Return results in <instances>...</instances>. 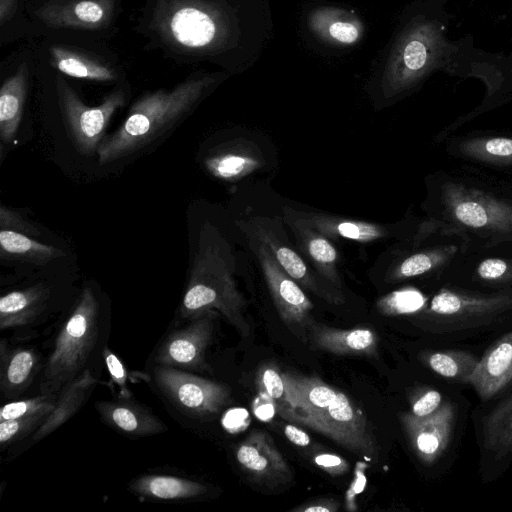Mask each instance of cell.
<instances>
[{"mask_svg":"<svg viewBox=\"0 0 512 512\" xmlns=\"http://www.w3.org/2000/svg\"><path fill=\"white\" fill-rule=\"evenodd\" d=\"M215 79H190L172 90H157L140 97L123 123L104 137L98 150L101 165L151 150L193 111Z\"/></svg>","mask_w":512,"mask_h":512,"instance_id":"1","label":"cell"},{"mask_svg":"<svg viewBox=\"0 0 512 512\" xmlns=\"http://www.w3.org/2000/svg\"><path fill=\"white\" fill-rule=\"evenodd\" d=\"M235 267L229 242L217 227L204 222L181 301L180 316L191 319L208 311H216L243 337H247L250 332L245 317L247 304L234 278Z\"/></svg>","mask_w":512,"mask_h":512,"instance_id":"2","label":"cell"},{"mask_svg":"<svg viewBox=\"0 0 512 512\" xmlns=\"http://www.w3.org/2000/svg\"><path fill=\"white\" fill-rule=\"evenodd\" d=\"M103 333L101 303L94 290L86 285L63 322L48 357L42 385L44 393L57 395L90 369L89 363L96 356Z\"/></svg>","mask_w":512,"mask_h":512,"instance_id":"3","label":"cell"},{"mask_svg":"<svg viewBox=\"0 0 512 512\" xmlns=\"http://www.w3.org/2000/svg\"><path fill=\"white\" fill-rule=\"evenodd\" d=\"M275 408L282 418L319 432L351 452L369 458L376 454V441L365 415L341 391L325 409L302 412L289 406L277 405Z\"/></svg>","mask_w":512,"mask_h":512,"instance_id":"4","label":"cell"},{"mask_svg":"<svg viewBox=\"0 0 512 512\" xmlns=\"http://www.w3.org/2000/svg\"><path fill=\"white\" fill-rule=\"evenodd\" d=\"M236 224L246 237L254 238L267 246L280 267L302 288L333 305L345 302L342 290L336 289L319 276L291 246L281 216H253L238 220Z\"/></svg>","mask_w":512,"mask_h":512,"instance_id":"5","label":"cell"},{"mask_svg":"<svg viewBox=\"0 0 512 512\" xmlns=\"http://www.w3.org/2000/svg\"><path fill=\"white\" fill-rule=\"evenodd\" d=\"M512 310V291L492 295H469L441 290L431 299L423 315L437 332L475 328Z\"/></svg>","mask_w":512,"mask_h":512,"instance_id":"6","label":"cell"},{"mask_svg":"<svg viewBox=\"0 0 512 512\" xmlns=\"http://www.w3.org/2000/svg\"><path fill=\"white\" fill-rule=\"evenodd\" d=\"M60 106L70 137L79 153L90 156L104 139V132L115 111L124 105L125 95L116 91L98 106L85 105L66 84L59 86Z\"/></svg>","mask_w":512,"mask_h":512,"instance_id":"7","label":"cell"},{"mask_svg":"<svg viewBox=\"0 0 512 512\" xmlns=\"http://www.w3.org/2000/svg\"><path fill=\"white\" fill-rule=\"evenodd\" d=\"M433 38L426 25L408 29L393 47L381 78L386 99L409 88L427 70L432 59Z\"/></svg>","mask_w":512,"mask_h":512,"instance_id":"8","label":"cell"},{"mask_svg":"<svg viewBox=\"0 0 512 512\" xmlns=\"http://www.w3.org/2000/svg\"><path fill=\"white\" fill-rule=\"evenodd\" d=\"M247 239L282 321L295 330L310 328L314 323L313 303L303 288L280 267L267 246L254 238Z\"/></svg>","mask_w":512,"mask_h":512,"instance_id":"9","label":"cell"},{"mask_svg":"<svg viewBox=\"0 0 512 512\" xmlns=\"http://www.w3.org/2000/svg\"><path fill=\"white\" fill-rule=\"evenodd\" d=\"M155 379L161 390L177 405L196 414L218 413L230 399L224 385L170 366L158 367Z\"/></svg>","mask_w":512,"mask_h":512,"instance_id":"10","label":"cell"},{"mask_svg":"<svg viewBox=\"0 0 512 512\" xmlns=\"http://www.w3.org/2000/svg\"><path fill=\"white\" fill-rule=\"evenodd\" d=\"M455 419V407L450 402L441 404L436 411L424 417L401 414L400 420L410 445L423 464L431 465L444 454L452 437Z\"/></svg>","mask_w":512,"mask_h":512,"instance_id":"11","label":"cell"},{"mask_svg":"<svg viewBox=\"0 0 512 512\" xmlns=\"http://www.w3.org/2000/svg\"><path fill=\"white\" fill-rule=\"evenodd\" d=\"M216 315V311L199 314L185 327L173 331L158 350L156 361L170 367L200 366L212 337Z\"/></svg>","mask_w":512,"mask_h":512,"instance_id":"12","label":"cell"},{"mask_svg":"<svg viewBox=\"0 0 512 512\" xmlns=\"http://www.w3.org/2000/svg\"><path fill=\"white\" fill-rule=\"evenodd\" d=\"M236 459L248 475L261 483L285 484L292 479L287 461L266 431H252L238 445Z\"/></svg>","mask_w":512,"mask_h":512,"instance_id":"13","label":"cell"},{"mask_svg":"<svg viewBox=\"0 0 512 512\" xmlns=\"http://www.w3.org/2000/svg\"><path fill=\"white\" fill-rule=\"evenodd\" d=\"M281 218L294 234L297 247L318 275L336 289L342 290L340 256L331 239L296 215L291 207L283 209Z\"/></svg>","mask_w":512,"mask_h":512,"instance_id":"14","label":"cell"},{"mask_svg":"<svg viewBox=\"0 0 512 512\" xmlns=\"http://www.w3.org/2000/svg\"><path fill=\"white\" fill-rule=\"evenodd\" d=\"M470 383L482 400H489L512 385V331L483 354Z\"/></svg>","mask_w":512,"mask_h":512,"instance_id":"15","label":"cell"},{"mask_svg":"<svg viewBox=\"0 0 512 512\" xmlns=\"http://www.w3.org/2000/svg\"><path fill=\"white\" fill-rule=\"evenodd\" d=\"M310 338L314 348L335 355L374 356L378 337L373 329H339L313 323Z\"/></svg>","mask_w":512,"mask_h":512,"instance_id":"16","label":"cell"},{"mask_svg":"<svg viewBox=\"0 0 512 512\" xmlns=\"http://www.w3.org/2000/svg\"><path fill=\"white\" fill-rule=\"evenodd\" d=\"M293 212L330 239L343 238L358 243H369L390 237L387 226L363 220H355L321 212L302 211L292 208Z\"/></svg>","mask_w":512,"mask_h":512,"instance_id":"17","label":"cell"},{"mask_svg":"<svg viewBox=\"0 0 512 512\" xmlns=\"http://www.w3.org/2000/svg\"><path fill=\"white\" fill-rule=\"evenodd\" d=\"M308 27L324 42L337 46L358 43L364 33L361 20L351 12L337 7H319L308 16Z\"/></svg>","mask_w":512,"mask_h":512,"instance_id":"18","label":"cell"},{"mask_svg":"<svg viewBox=\"0 0 512 512\" xmlns=\"http://www.w3.org/2000/svg\"><path fill=\"white\" fill-rule=\"evenodd\" d=\"M50 290L44 284L10 291L0 298L2 330L32 324L47 306Z\"/></svg>","mask_w":512,"mask_h":512,"instance_id":"19","label":"cell"},{"mask_svg":"<svg viewBox=\"0 0 512 512\" xmlns=\"http://www.w3.org/2000/svg\"><path fill=\"white\" fill-rule=\"evenodd\" d=\"M97 378L91 369L68 383L58 394L55 406L35 431L34 441H39L70 419L86 402L96 386Z\"/></svg>","mask_w":512,"mask_h":512,"instance_id":"20","label":"cell"},{"mask_svg":"<svg viewBox=\"0 0 512 512\" xmlns=\"http://www.w3.org/2000/svg\"><path fill=\"white\" fill-rule=\"evenodd\" d=\"M284 402L289 407L313 412L327 408L335 399L337 390L316 376H304L290 372L282 373Z\"/></svg>","mask_w":512,"mask_h":512,"instance_id":"21","label":"cell"},{"mask_svg":"<svg viewBox=\"0 0 512 512\" xmlns=\"http://www.w3.org/2000/svg\"><path fill=\"white\" fill-rule=\"evenodd\" d=\"M170 31L181 45L200 48L214 41L218 34V25L206 11L196 7H183L172 15Z\"/></svg>","mask_w":512,"mask_h":512,"instance_id":"22","label":"cell"},{"mask_svg":"<svg viewBox=\"0 0 512 512\" xmlns=\"http://www.w3.org/2000/svg\"><path fill=\"white\" fill-rule=\"evenodd\" d=\"M27 92V69L7 78L0 90V140L2 145L12 142L21 122Z\"/></svg>","mask_w":512,"mask_h":512,"instance_id":"23","label":"cell"},{"mask_svg":"<svg viewBox=\"0 0 512 512\" xmlns=\"http://www.w3.org/2000/svg\"><path fill=\"white\" fill-rule=\"evenodd\" d=\"M64 255L61 249L41 243L26 233L4 228L0 230L2 259L45 265Z\"/></svg>","mask_w":512,"mask_h":512,"instance_id":"24","label":"cell"},{"mask_svg":"<svg viewBox=\"0 0 512 512\" xmlns=\"http://www.w3.org/2000/svg\"><path fill=\"white\" fill-rule=\"evenodd\" d=\"M133 488L144 496L179 500L201 496L207 487L199 482L170 475H147L139 478Z\"/></svg>","mask_w":512,"mask_h":512,"instance_id":"25","label":"cell"},{"mask_svg":"<svg viewBox=\"0 0 512 512\" xmlns=\"http://www.w3.org/2000/svg\"><path fill=\"white\" fill-rule=\"evenodd\" d=\"M483 443L496 456L503 457L512 452V395L487 416L483 426Z\"/></svg>","mask_w":512,"mask_h":512,"instance_id":"26","label":"cell"},{"mask_svg":"<svg viewBox=\"0 0 512 512\" xmlns=\"http://www.w3.org/2000/svg\"><path fill=\"white\" fill-rule=\"evenodd\" d=\"M108 422L118 429L136 435L159 433L162 423L141 408L121 403H103L100 407Z\"/></svg>","mask_w":512,"mask_h":512,"instance_id":"27","label":"cell"},{"mask_svg":"<svg viewBox=\"0 0 512 512\" xmlns=\"http://www.w3.org/2000/svg\"><path fill=\"white\" fill-rule=\"evenodd\" d=\"M429 368L436 374L460 382H469L479 359L467 351H432L425 357Z\"/></svg>","mask_w":512,"mask_h":512,"instance_id":"28","label":"cell"},{"mask_svg":"<svg viewBox=\"0 0 512 512\" xmlns=\"http://www.w3.org/2000/svg\"><path fill=\"white\" fill-rule=\"evenodd\" d=\"M257 159L238 150L224 148L204 159L206 170L218 179H238L258 166Z\"/></svg>","mask_w":512,"mask_h":512,"instance_id":"29","label":"cell"},{"mask_svg":"<svg viewBox=\"0 0 512 512\" xmlns=\"http://www.w3.org/2000/svg\"><path fill=\"white\" fill-rule=\"evenodd\" d=\"M37 365V357L31 349L15 350L2 359V391L15 395L28 383Z\"/></svg>","mask_w":512,"mask_h":512,"instance_id":"30","label":"cell"},{"mask_svg":"<svg viewBox=\"0 0 512 512\" xmlns=\"http://www.w3.org/2000/svg\"><path fill=\"white\" fill-rule=\"evenodd\" d=\"M51 53L57 68L71 77L98 81H108L114 78V74L109 68L77 53L58 47H53Z\"/></svg>","mask_w":512,"mask_h":512,"instance_id":"31","label":"cell"},{"mask_svg":"<svg viewBox=\"0 0 512 512\" xmlns=\"http://www.w3.org/2000/svg\"><path fill=\"white\" fill-rule=\"evenodd\" d=\"M444 259L438 250H425L411 254L396 263L387 274L388 282H398L424 275L437 268Z\"/></svg>","mask_w":512,"mask_h":512,"instance_id":"32","label":"cell"},{"mask_svg":"<svg viewBox=\"0 0 512 512\" xmlns=\"http://www.w3.org/2000/svg\"><path fill=\"white\" fill-rule=\"evenodd\" d=\"M57 395L43 393L40 396L10 402L1 408L0 421L29 417L38 414H50L56 403Z\"/></svg>","mask_w":512,"mask_h":512,"instance_id":"33","label":"cell"},{"mask_svg":"<svg viewBox=\"0 0 512 512\" xmlns=\"http://www.w3.org/2000/svg\"><path fill=\"white\" fill-rule=\"evenodd\" d=\"M424 306L423 296L415 290H400L385 295L377 302V309L384 315L415 313Z\"/></svg>","mask_w":512,"mask_h":512,"instance_id":"34","label":"cell"},{"mask_svg":"<svg viewBox=\"0 0 512 512\" xmlns=\"http://www.w3.org/2000/svg\"><path fill=\"white\" fill-rule=\"evenodd\" d=\"M48 414L0 421V443L2 447L18 440L32 430H37Z\"/></svg>","mask_w":512,"mask_h":512,"instance_id":"35","label":"cell"},{"mask_svg":"<svg viewBox=\"0 0 512 512\" xmlns=\"http://www.w3.org/2000/svg\"><path fill=\"white\" fill-rule=\"evenodd\" d=\"M255 384L258 392L273 401H284V381L279 368L271 363L262 365L256 374Z\"/></svg>","mask_w":512,"mask_h":512,"instance_id":"36","label":"cell"},{"mask_svg":"<svg viewBox=\"0 0 512 512\" xmlns=\"http://www.w3.org/2000/svg\"><path fill=\"white\" fill-rule=\"evenodd\" d=\"M510 265L499 258H487L479 263L477 266L478 277L488 283L503 284L512 279L509 273Z\"/></svg>","mask_w":512,"mask_h":512,"instance_id":"37","label":"cell"},{"mask_svg":"<svg viewBox=\"0 0 512 512\" xmlns=\"http://www.w3.org/2000/svg\"><path fill=\"white\" fill-rule=\"evenodd\" d=\"M0 228L11 229L37 237L40 232L16 211L1 205Z\"/></svg>","mask_w":512,"mask_h":512,"instance_id":"38","label":"cell"},{"mask_svg":"<svg viewBox=\"0 0 512 512\" xmlns=\"http://www.w3.org/2000/svg\"><path fill=\"white\" fill-rule=\"evenodd\" d=\"M441 403V393L434 389H427L412 401L411 413L417 417L428 416L436 411Z\"/></svg>","mask_w":512,"mask_h":512,"instance_id":"39","label":"cell"},{"mask_svg":"<svg viewBox=\"0 0 512 512\" xmlns=\"http://www.w3.org/2000/svg\"><path fill=\"white\" fill-rule=\"evenodd\" d=\"M75 18L86 24L99 23L104 17L103 7L96 1L84 0L78 2L73 9Z\"/></svg>","mask_w":512,"mask_h":512,"instance_id":"40","label":"cell"},{"mask_svg":"<svg viewBox=\"0 0 512 512\" xmlns=\"http://www.w3.org/2000/svg\"><path fill=\"white\" fill-rule=\"evenodd\" d=\"M314 462L330 475H342L349 470V463L343 458L330 453H322L314 457Z\"/></svg>","mask_w":512,"mask_h":512,"instance_id":"41","label":"cell"},{"mask_svg":"<svg viewBox=\"0 0 512 512\" xmlns=\"http://www.w3.org/2000/svg\"><path fill=\"white\" fill-rule=\"evenodd\" d=\"M484 152L489 156L511 157L512 139L494 138L486 141L483 145Z\"/></svg>","mask_w":512,"mask_h":512,"instance_id":"42","label":"cell"},{"mask_svg":"<svg viewBox=\"0 0 512 512\" xmlns=\"http://www.w3.org/2000/svg\"><path fill=\"white\" fill-rule=\"evenodd\" d=\"M339 509V502L335 499L324 498L303 504L294 508V512H336Z\"/></svg>","mask_w":512,"mask_h":512,"instance_id":"43","label":"cell"},{"mask_svg":"<svg viewBox=\"0 0 512 512\" xmlns=\"http://www.w3.org/2000/svg\"><path fill=\"white\" fill-rule=\"evenodd\" d=\"M105 360L112 377L119 383L123 382L126 378V374L119 359L113 353L105 349Z\"/></svg>","mask_w":512,"mask_h":512,"instance_id":"44","label":"cell"},{"mask_svg":"<svg viewBox=\"0 0 512 512\" xmlns=\"http://www.w3.org/2000/svg\"><path fill=\"white\" fill-rule=\"evenodd\" d=\"M285 436L289 439L290 442L294 443L297 446H307L310 443L309 435L298 427L288 424L284 428Z\"/></svg>","mask_w":512,"mask_h":512,"instance_id":"45","label":"cell"}]
</instances>
